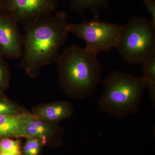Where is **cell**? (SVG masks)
<instances>
[{"label": "cell", "instance_id": "cell-17", "mask_svg": "<svg viewBox=\"0 0 155 155\" xmlns=\"http://www.w3.org/2000/svg\"><path fill=\"white\" fill-rule=\"evenodd\" d=\"M143 2L147 10L151 14L152 21L155 24V0H143Z\"/></svg>", "mask_w": 155, "mask_h": 155}, {"label": "cell", "instance_id": "cell-14", "mask_svg": "<svg viewBox=\"0 0 155 155\" xmlns=\"http://www.w3.org/2000/svg\"><path fill=\"white\" fill-rule=\"evenodd\" d=\"M0 93V115L17 116L24 113L22 108L2 96Z\"/></svg>", "mask_w": 155, "mask_h": 155}, {"label": "cell", "instance_id": "cell-9", "mask_svg": "<svg viewBox=\"0 0 155 155\" xmlns=\"http://www.w3.org/2000/svg\"><path fill=\"white\" fill-rule=\"evenodd\" d=\"M73 113L70 103L59 101L38 107L32 114L47 123H57L71 118Z\"/></svg>", "mask_w": 155, "mask_h": 155}, {"label": "cell", "instance_id": "cell-7", "mask_svg": "<svg viewBox=\"0 0 155 155\" xmlns=\"http://www.w3.org/2000/svg\"><path fill=\"white\" fill-rule=\"evenodd\" d=\"M23 43L18 23L8 14L0 13V55L11 59L21 58Z\"/></svg>", "mask_w": 155, "mask_h": 155}, {"label": "cell", "instance_id": "cell-12", "mask_svg": "<svg viewBox=\"0 0 155 155\" xmlns=\"http://www.w3.org/2000/svg\"><path fill=\"white\" fill-rule=\"evenodd\" d=\"M142 64L144 79L153 104H155V55L144 61Z\"/></svg>", "mask_w": 155, "mask_h": 155}, {"label": "cell", "instance_id": "cell-13", "mask_svg": "<svg viewBox=\"0 0 155 155\" xmlns=\"http://www.w3.org/2000/svg\"><path fill=\"white\" fill-rule=\"evenodd\" d=\"M44 142L39 137L27 138L22 148V155H38Z\"/></svg>", "mask_w": 155, "mask_h": 155}, {"label": "cell", "instance_id": "cell-15", "mask_svg": "<svg viewBox=\"0 0 155 155\" xmlns=\"http://www.w3.org/2000/svg\"><path fill=\"white\" fill-rule=\"evenodd\" d=\"M0 153H8L15 155H22L20 142L8 137L0 140Z\"/></svg>", "mask_w": 155, "mask_h": 155}, {"label": "cell", "instance_id": "cell-4", "mask_svg": "<svg viewBox=\"0 0 155 155\" xmlns=\"http://www.w3.org/2000/svg\"><path fill=\"white\" fill-rule=\"evenodd\" d=\"M116 48L130 64H142L155 55V24L146 17H132L123 25Z\"/></svg>", "mask_w": 155, "mask_h": 155}, {"label": "cell", "instance_id": "cell-10", "mask_svg": "<svg viewBox=\"0 0 155 155\" xmlns=\"http://www.w3.org/2000/svg\"><path fill=\"white\" fill-rule=\"evenodd\" d=\"M22 114L17 116L0 115V137H18Z\"/></svg>", "mask_w": 155, "mask_h": 155}, {"label": "cell", "instance_id": "cell-2", "mask_svg": "<svg viewBox=\"0 0 155 155\" xmlns=\"http://www.w3.org/2000/svg\"><path fill=\"white\" fill-rule=\"evenodd\" d=\"M56 62L61 84L69 94L83 99L92 94L101 76L97 54L73 45L60 54Z\"/></svg>", "mask_w": 155, "mask_h": 155}, {"label": "cell", "instance_id": "cell-11", "mask_svg": "<svg viewBox=\"0 0 155 155\" xmlns=\"http://www.w3.org/2000/svg\"><path fill=\"white\" fill-rule=\"evenodd\" d=\"M71 9L84 14L87 10H91L94 14H98L100 9L109 6V0H68Z\"/></svg>", "mask_w": 155, "mask_h": 155}, {"label": "cell", "instance_id": "cell-16", "mask_svg": "<svg viewBox=\"0 0 155 155\" xmlns=\"http://www.w3.org/2000/svg\"><path fill=\"white\" fill-rule=\"evenodd\" d=\"M0 55V93L8 86L9 82V72L8 65Z\"/></svg>", "mask_w": 155, "mask_h": 155}, {"label": "cell", "instance_id": "cell-3", "mask_svg": "<svg viewBox=\"0 0 155 155\" xmlns=\"http://www.w3.org/2000/svg\"><path fill=\"white\" fill-rule=\"evenodd\" d=\"M102 82L104 90L98 102L101 110L119 119L138 114L147 89L143 77L114 70Z\"/></svg>", "mask_w": 155, "mask_h": 155}, {"label": "cell", "instance_id": "cell-5", "mask_svg": "<svg viewBox=\"0 0 155 155\" xmlns=\"http://www.w3.org/2000/svg\"><path fill=\"white\" fill-rule=\"evenodd\" d=\"M123 25L104 22L98 14L93 19L80 23H68L67 29L85 42V48L98 54L102 51L116 48L120 38Z\"/></svg>", "mask_w": 155, "mask_h": 155}, {"label": "cell", "instance_id": "cell-19", "mask_svg": "<svg viewBox=\"0 0 155 155\" xmlns=\"http://www.w3.org/2000/svg\"><path fill=\"white\" fill-rule=\"evenodd\" d=\"M0 155H15L11 154L8 153H0Z\"/></svg>", "mask_w": 155, "mask_h": 155}, {"label": "cell", "instance_id": "cell-8", "mask_svg": "<svg viewBox=\"0 0 155 155\" xmlns=\"http://www.w3.org/2000/svg\"><path fill=\"white\" fill-rule=\"evenodd\" d=\"M58 129L42 121L33 114L23 113L18 137H39L46 141L54 135Z\"/></svg>", "mask_w": 155, "mask_h": 155}, {"label": "cell", "instance_id": "cell-1", "mask_svg": "<svg viewBox=\"0 0 155 155\" xmlns=\"http://www.w3.org/2000/svg\"><path fill=\"white\" fill-rule=\"evenodd\" d=\"M68 24L67 13L59 11L25 28L21 66L28 75L35 76L42 67L56 62L68 38Z\"/></svg>", "mask_w": 155, "mask_h": 155}, {"label": "cell", "instance_id": "cell-6", "mask_svg": "<svg viewBox=\"0 0 155 155\" xmlns=\"http://www.w3.org/2000/svg\"><path fill=\"white\" fill-rule=\"evenodd\" d=\"M58 0H4L2 10L25 28L52 14Z\"/></svg>", "mask_w": 155, "mask_h": 155}, {"label": "cell", "instance_id": "cell-18", "mask_svg": "<svg viewBox=\"0 0 155 155\" xmlns=\"http://www.w3.org/2000/svg\"><path fill=\"white\" fill-rule=\"evenodd\" d=\"M3 1H4V0H0V10H2V7Z\"/></svg>", "mask_w": 155, "mask_h": 155}]
</instances>
